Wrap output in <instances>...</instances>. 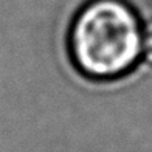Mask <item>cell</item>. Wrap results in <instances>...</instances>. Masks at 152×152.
<instances>
[{"label":"cell","mask_w":152,"mask_h":152,"mask_svg":"<svg viewBox=\"0 0 152 152\" xmlns=\"http://www.w3.org/2000/svg\"><path fill=\"white\" fill-rule=\"evenodd\" d=\"M143 42H141V59L152 65V20L146 22L141 28Z\"/></svg>","instance_id":"obj_2"},{"label":"cell","mask_w":152,"mask_h":152,"mask_svg":"<svg viewBox=\"0 0 152 152\" xmlns=\"http://www.w3.org/2000/svg\"><path fill=\"white\" fill-rule=\"evenodd\" d=\"M141 22L123 0H90L76 12L68 31V51L81 76L110 81L141 59Z\"/></svg>","instance_id":"obj_1"}]
</instances>
